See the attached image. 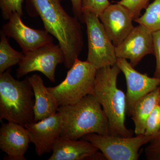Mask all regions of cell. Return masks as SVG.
<instances>
[{
    "label": "cell",
    "mask_w": 160,
    "mask_h": 160,
    "mask_svg": "<svg viewBox=\"0 0 160 160\" xmlns=\"http://www.w3.org/2000/svg\"><path fill=\"white\" fill-rule=\"evenodd\" d=\"M61 1L26 0V3L31 13L41 18L46 31L58 40L65 55V66L70 69L82 50L84 40L79 20L66 12Z\"/></svg>",
    "instance_id": "1"
},
{
    "label": "cell",
    "mask_w": 160,
    "mask_h": 160,
    "mask_svg": "<svg viewBox=\"0 0 160 160\" xmlns=\"http://www.w3.org/2000/svg\"><path fill=\"white\" fill-rule=\"evenodd\" d=\"M58 112L62 121V137L78 140L90 133L110 134L108 118L92 94L75 104L59 106Z\"/></svg>",
    "instance_id": "2"
},
{
    "label": "cell",
    "mask_w": 160,
    "mask_h": 160,
    "mask_svg": "<svg viewBox=\"0 0 160 160\" xmlns=\"http://www.w3.org/2000/svg\"><path fill=\"white\" fill-rule=\"evenodd\" d=\"M121 71L117 65L98 69L92 94L108 118L110 134L131 137L133 131L125 125L126 95L117 86L118 77Z\"/></svg>",
    "instance_id": "3"
},
{
    "label": "cell",
    "mask_w": 160,
    "mask_h": 160,
    "mask_svg": "<svg viewBox=\"0 0 160 160\" xmlns=\"http://www.w3.org/2000/svg\"><path fill=\"white\" fill-rule=\"evenodd\" d=\"M34 92L29 76L15 79L9 68L0 74V120L18 123L24 127L34 122Z\"/></svg>",
    "instance_id": "4"
},
{
    "label": "cell",
    "mask_w": 160,
    "mask_h": 160,
    "mask_svg": "<svg viewBox=\"0 0 160 160\" xmlns=\"http://www.w3.org/2000/svg\"><path fill=\"white\" fill-rule=\"evenodd\" d=\"M97 70L91 63L78 58L63 82L47 89L59 106L75 104L87 95L93 93Z\"/></svg>",
    "instance_id": "5"
},
{
    "label": "cell",
    "mask_w": 160,
    "mask_h": 160,
    "mask_svg": "<svg viewBox=\"0 0 160 160\" xmlns=\"http://www.w3.org/2000/svg\"><path fill=\"white\" fill-rule=\"evenodd\" d=\"M88 38V52L86 61L97 69L116 65L115 46L106 33L99 18L89 12H83Z\"/></svg>",
    "instance_id": "6"
},
{
    "label": "cell",
    "mask_w": 160,
    "mask_h": 160,
    "mask_svg": "<svg viewBox=\"0 0 160 160\" xmlns=\"http://www.w3.org/2000/svg\"><path fill=\"white\" fill-rule=\"evenodd\" d=\"M153 137L145 134L124 137L92 133L86 135L82 139L92 143L106 160H138L140 148Z\"/></svg>",
    "instance_id": "7"
},
{
    "label": "cell",
    "mask_w": 160,
    "mask_h": 160,
    "mask_svg": "<svg viewBox=\"0 0 160 160\" xmlns=\"http://www.w3.org/2000/svg\"><path fill=\"white\" fill-rule=\"evenodd\" d=\"M64 62L65 55L59 45L49 43L25 54L19 63L16 76L20 78L29 72L38 71L54 82L57 66Z\"/></svg>",
    "instance_id": "8"
},
{
    "label": "cell",
    "mask_w": 160,
    "mask_h": 160,
    "mask_svg": "<svg viewBox=\"0 0 160 160\" xmlns=\"http://www.w3.org/2000/svg\"><path fill=\"white\" fill-rule=\"evenodd\" d=\"M116 65L126 78V113L131 116L138 101L160 86V78L140 73L125 59L118 58Z\"/></svg>",
    "instance_id": "9"
},
{
    "label": "cell",
    "mask_w": 160,
    "mask_h": 160,
    "mask_svg": "<svg viewBox=\"0 0 160 160\" xmlns=\"http://www.w3.org/2000/svg\"><path fill=\"white\" fill-rule=\"evenodd\" d=\"M21 17L18 12H13L2 30L6 36L12 38L18 43L24 54L52 43V37L46 29L30 28L23 22Z\"/></svg>",
    "instance_id": "10"
},
{
    "label": "cell",
    "mask_w": 160,
    "mask_h": 160,
    "mask_svg": "<svg viewBox=\"0 0 160 160\" xmlns=\"http://www.w3.org/2000/svg\"><path fill=\"white\" fill-rule=\"evenodd\" d=\"M116 55L119 58L129 60L133 67L143 58L154 54L152 33L141 25L134 27L120 45L115 47Z\"/></svg>",
    "instance_id": "11"
},
{
    "label": "cell",
    "mask_w": 160,
    "mask_h": 160,
    "mask_svg": "<svg viewBox=\"0 0 160 160\" xmlns=\"http://www.w3.org/2000/svg\"><path fill=\"white\" fill-rule=\"evenodd\" d=\"M98 17L115 47L126 38L134 27L130 12L118 2L110 4Z\"/></svg>",
    "instance_id": "12"
},
{
    "label": "cell",
    "mask_w": 160,
    "mask_h": 160,
    "mask_svg": "<svg viewBox=\"0 0 160 160\" xmlns=\"http://www.w3.org/2000/svg\"><path fill=\"white\" fill-rule=\"evenodd\" d=\"M25 127L29 133L30 142L35 146L38 156L52 151L55 141L61 136L62 121L59 113L37 122L27 124Z\"/></svg>",
    "instance_id": "13"
},
{
    "label": "cell",
    "mask_w": 160,
    "mask_h": 160,
    "mask_svg": "<svg viewBox=\"0 0 160 160\" xmlns=\"http://www.w3.org/2000/svg\"><path fill=\"white\" fill-rule=\"evenodd\" d=\"M92 143L60 136L55 141L48 160H103L102 153Z\"/></svg>",
    "instance_id": "14"
},
{
    "label": "cell",
    "mask_w": 160,
    "mask_h": 160,
    "mask_svg": "<svg viewBox=\"0 0 160 160\" xmlns=\"http://www.w3.org/2000/svg\"><path fill=\"white\" fill-rule=\"evenodd\" d=\"M30 142L26 127L12 122L2 123L0 128V149L7 155V160H26L24 155Z\"/></svg>",
    "instance_id": "15"
},
{
    "label": "cell",
    "mask_w": 160,
    "mask_h": 160,
    "mask_svg": "<svg viewBox=\"0 0 160 160\" xmlns=\"http://www.w3.org/2000/svg\"><path fill=\"white\" fill-rule=\"evenodd\" d=\"M29 80L34 92V122L45 119L56 113L59 106L54 97L44 85L42 78L39 75L34 74L29 76Z\"/></svg>",
    "instance_id": "16"
},
{
    "label": "cell",
    "mask_w": 160,
    "mask_h": 160,
    "mask_svg": "<svg viewBox=\"0 0 160 160\" xmlns=\"http://www.w3.org/2000/svg\"><path fill=\"white\" fill-rule=\"evenodd\" d=\"M160 86L139 100L131 114L134 122V133L136 135L144 134L147 120L155 106L159 104Z\"/></svg>",
    "instance_id": "17"
},
{
    "label": "cell",
    "mask_w": 160,
    "mask_h": 160,
    "mask_svg": "<svg viewBox=\"0 0 160 160\" xmlns=\"http://www.w3.org/2000/svg\"><path fill=\"white\" fill-rule=\"evenodd\" d=\"M25 54L13 49L10 46L7 36L1 30L0 41V74L12 66L18 64Z\"/></svg>",
    "instance_id": "18"
},
{
    "label": "cell",
    "mask_w": 160,
    "mask_h": 160,
    "mask_svg": "<svg viewBox=\"0 0 160 160\" xmlns=\"http://www.w3.org/2000/svg\"><path fill=\"white\" fill-rule=\"evenodd\" d=\"M151 32L160 30V0H154L146 8L144 14L134 20Z\"/></svg>",
    "instance_id": "19"
},
{
    "label": "cell",
    "mask_w": 160,
    "mask_h": 160,
    "mask_svg": "<svg viewBox=\"0 0 160 160\" xmlns=\"http://www.w3.org/2000/svg\"><path fill=\"white\" fill-rule=\"evenodd\" d=\"M24 0H0V8L4 20H9L13 12H17L22 16Z\"/></svg>",
    "instance_id": "20"
},
{
    "label": "cell",
    "mask_w": 160,
    "mask_h": 160,
    "mask_svg": "<svg viewBox=\"0 0 160 160\" xmlns=\"http://www.w3.org/2000/svg\"><path fill=\"white\" fill-rule=\"evenodd\" d=\"M160 131V105L153 109L147 120L144 134L148 136L157 135Z\"/></svg>",
    "instance_id": "21"
},
{
    "label": "cell",
    "mask_w": 160,
    "mask_h": 160,
    "mask_svg": "<svg viewBox=\"0 0 160 160\" xmlns=\"http://www.w3.org/2000/svg\"><path fill=\"white\" fill-rule=\"evenodd\" d=\"M110 5L108 0H82V10L99 16Z\"/></svg>",
    "instance_id": "22"
},
{
    "label": "cell",
    "mask_w": 160,
    "mask_h": 160,
    "mask_svg": "<svg viewBox=\"0 0 160 160\" xmlns=\"http://www.w3.org/2000/svg\"><path fill=\"white\" fill-rule=\"evenodd\" d=\"M149 0H121L118 3L130 12L133 21L141 16V11L148 6Z\"/></svg>",
    "instance_id": "23"
},
{
    "label": "cell",
    "mask_w": 160,
    "mask_h": 160,
    "mask_svg": "<svg viewBox=\"0 0 160 160\" xmlns=\"http://www.w3.org/2000/svg\"><path fill=\"white\" fill-rule=\"evenodd\" d=\"M145 149L146 159L160 160V133L155 136Z\"/></svg>",
    "instance_id": "24"
},
{
    "label": "cell",
    "mask_w": 160,
    "mask_h": 160,
    "mask_svg": "<svg viewBox=\"0 0 160 160\" xmlns=\"http://www.w3.org/2000/svg\"><path fill=\"white\" fill-rule=\"evenodd\" d=\"M154 55L156 60L153 77L160 78V30L152 32Z\"/></svg>",
    "instance_id": "25"
},
{
    "label": "cell",
    "mask_w": 160,
    "mask_h": 160,
    "mask_svg": "<svg viewBox=\"0 0 160 160\" xmlns=\"http://www.w3.org/2000/svg\"><path fill=\"white\" fill-rule=\"evenodd\" d=\"M72 5V11L74 16L82 22H84L83 14L82 10V0H70Z\"/></svg>",
    "instance_id": "26"
},
{
    "label": "cell",
    "mask_w": 160,
    "mask_h": 160,
    "mask_svg": "<svg viewBox=\"0 0 160 160\" xmlns=\"http://www.w3.org/2000/svg\"><path fill=\"white\" fill-rule=\"evenodd\" d=\"M159 104L160 105V97H159Z\"/></svg>",
    "instance_id": "27"
},
{
    "label": "cell",
    "mask_w": 160,
    "mask_h": 160,
    "mask_svg": "<svg viewBox=\"0 0 160 160\" xmlns=\"http://www.w3.org/2000/svg\"><path fill=\"white\" fill-rule=\"evenodd\" d=\"M160 133V131L158 133Z\"/></svg>",
    "instance_id": "28"
}]
</instances>
